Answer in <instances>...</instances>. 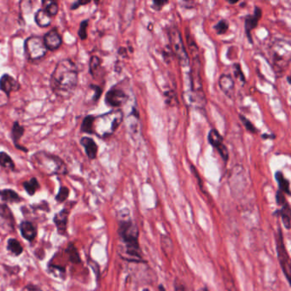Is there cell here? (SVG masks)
Here are the masks:
<instances>
[{"label": "cell", "mask_w": 291, "mask_h": 291, "mask_svg": "<svg viewBox=\"0 0 291 291\" xmlns=\"http://www.w3.org/2000/svg\"><path fill=\"white\" fill-rule=\"evenodd\" d=\"M78 81L79 71L75 63L64 59L56 65L50 79V87L56 95L69 98L75 93Z\"/></svg>", "instance_id": "obj_1"}, {"label": "cell", "mask_w": 291, "mask_h": 291, "mask_svg": "<svg viewBox=\"0 0 291 291\" xmlns=\"http://www.w3.org/2000/svg\"><path fill=\"white\" fill-rule=\"evenodd\" d=\"M118 234L126 248L127 261L142 262L143 254L139 244V230L132 219H121L119 222Z\"/></svg>", "instance_id": "obj_2"}, {"label": "cell", "mask_w": 291, "mask_h": 291, "mask_svg": "<svg viewBox=\"0 0 291 291\" xmlns=\"http://www.w3.org/2000/svg\"><path fill=\"white\" fill-rule=\"evenodd\" d=\"M33 166L47 175H66L68 167L59 156L45 150L35 153L31 157Z\"/></svg>", "instance_id": "obj_3"}, {"label": "cell", "mask_w": 291, "mask_h": 291, "mask_svg": "<svg viewBox=\"0 0 291 291\" xmlns=\"http://www.w3.org/2000/svg\"><path fill=\"white\" fill-rule=\"evenodd\" d=\"M124 118L122 110H111L110 112L95 116L93 121V134L101 139L110 137L118 129Z\"/></svg>", "instance_id": "obj_4"}, {"label": "cell", "mask_w": 291, "mask_h": 291, "mask_svg": "<svg viewBox=\"0 0 291 291\" xmlns=\"http://www.w3.org/2000/svg\"><path fill=\"white\" fill-rule=\"evenodd\" d=\"M168 38L170 41L172 49L175 53L176 58H178L180 66L184 68L189 66L190 64L189 55L183 42L181 33L179 32L177 27H171L170 29H168Z\"/></svg>", "instance_id": "obj_5"}, {"label": "cell", "mask_w": 291, "mask_h": 291, "mask_svg": "<svg viewBox=\"0 0 291 291\" xmlns=\"http://www.w3.org/2000/svg\"><path fill=\"white\" fill-rule=\"evenodd\" d=\"M48 50L44 44L43 38L37 35H32L24 42V52L27 59L31 62L43 58Z\"/></svg>", "instance_id": "obj_6"}, {"label": "cell", "mask_w": 291, "mask_h": 291, "mask_svg": "<svg viewBox=\"0 0 291 291\" xmlns=\"http://www.w3.org/2000/svg\"><path fill=\"white\" fill-rule=\"evenodd\" d=\"M276 246H277V258L279 260L280 266L282 268V272L285 275L287 281L290 282L291 265L290 259L288 256V252L286 250L285 244L283 241L282 230L281 228L277 229V233L276 234Z\"/></svg>", "instance_id": "obj_7"}, {"label": "cell", "mask_w": 291, "mask_h": 291, "mask_svg": "<svg viewBox=\"0 0 291 291\" xmlns=\"http://www.w3.org/2000/svg\"><path fill=\"white\" fill-rule=\"evenodd\" d=\"M128 95L124 90L114 87L106 93L105 104L111 108H120L128 101Z\"/></svg>", "instance_id": "obj_8"}, {"label": "cell", "mask_w": 291, "mask_h": 291, "mask_svg": "<svg viewBox=\"0 0 291 291\" xmlns=\"http://www.w3.org/2000/svg\"><path fill=\"white\" fill-rule=\"evenodd\" d=\"M209 144L213 146L214 149H216L217 151L221 156L222 160L225 162H227L229 160V151L225 144L223 137L220 135V133L216 129L210 130L208 133V137Z\"/></svg>", "instance_id": "obj_9"}, {"label": "cell", "mask_w": 291, "mask_h": 291, "mask_svg": "<svg viewBox=\"0 0 291 291\" xmlns=\"http://www.w3.org/2000/svg\"><path fill=\"white\" fill-rule=\"evenodd\" d=\"M261 17H262V11H261L260 8L256 6L254 8V14L251 15V16L249 15V16L245 18V33H246V35H247L249 43L253 44V39H252L251 33L258 26L259 19L261 18Z\"/></svg>", "instance_id": "obj_10"}, {"label": "cell", "mask_w": 291, "mask_h": 291, "mask_svg": "<svg viewBox=\"0 0 291 291\" xmlns=\"http://www.w3.org/2000/svg\"><path fill=\"white\" fill-rule=\"evenodd\" d=\"M21 89V84L9 74H4L0 78V91H2L8 98L12 93Z\"/></svg>", "instance_id": "obj_11"}, {"label": "cell", "mask_w": 291, "mask_h": 291, "mask_svg": "<svg viewBox=\"0 0 291 291\" xmlns=\"http://www.w3.org/2000/svg\"><path fill=\"white\" fill-rule=\"evenodd\" d=\"M44 44L49 51H56L62 46L63 39L57 29H53L47 32L43 38Z\"/></svg>", "instance_id": "obj_12"}, {"label": "cell", "mask_w": 291, "mask_h": 291, "mask_svg": "<svg viewBox=\"0 0 291 291\" xmlns=\"http://www.w3.org/2000/svg\"><path fill=\"white\" fill-rule=\"evenodd\" d=\"M70 216V210L67 208L62 209L60 212L56 213L53 218V222L55 224L58 233L61 236H66L68 229V222Z\"/></svg>", "instance_id": "obj_13"}, {"label": "cell", "mask_w": 291, "mask_h": 291, "mask_svg": "<svg viewBox=\"0 0 291 291\" xmlns=\"http://www.w3.org/2000/svg\"><path fill=\"white\" fill-rule=\"evenodd\" d=\"M15 218L12 210L6 204H0V226L3 228L13 229Z\"/></svg>", "instance_id": "obj_14"}, {"label": "cell", "mask_w": 291, "mask_h": 291, "mask_svg": "<svg viewBox=\"0 0 291 291\" xmlns=\"http://www.w3.org/2000/svg\"><path fill=\"white\" fill-rule=\"evenodd\" d=\"M24 133H25L24 127L19 124L18 121H15L14 123H13V126H12V133H11L12 140H13V143H14L15 146H16L17 149L27 153L29 152V150L19 144V141L23 138V136L24 135Z\"/></svg>", "instance_id": "obj_15"}, {"label": "cell", "mask_w": 291, "mask_h": 291, "mask_svg": "<svg viewBox=\"0 0 291 291\" xmlns=\"http://www.w3.org/2000/svg\"><path fill=\"white\" fill-rule=\"evenodd\" d=\"M81 144L85 148L86 154L90 160H95L98 156V146L96 142L89 137H83L81 139Z\"/></svg>", "instance_id": "obj_16"}, {"label": "cell", "mask_w": 291, "mask_h": 291, "mask_svg": "<svg viewBox=\"0 0 291 291\" xmlns=\"http://www.w3.org/2000/svg\"><path fill=\"white\" fill-rule=\"evenodd\" d=\"M219 86L222 92L225 93V95H227V97L231 98L233 96L235 83L231 75H222L219 77Z\"/></svg>", "instance_id": "obj_17"}, {"label": "cell", "mask_w": 291, "mask_h": 291, "mask_svg": "<svg viewBox=\"0 0 291 291\" xmlns=\"http://www.w3.org/2000/svg\"><path fill=\"white\" fill-rule=\"evenodd\" d=\"M21 233L24 238L28 240L29 242H33L37 236V229L32 222L24 220L22 222L20 225Z\"/></svg>", "instance_id": "obj_18"}, {"label": "cell", "mask_w": 291, "mask_h": 291, "mask_svg": "<svg viewBox=\"0 0 291 291\" xmlns=\"http://www.w3.org/2000/svg\"><path fill=\"white\" fill-rule=\"evenodd\" d=\"M276 213L278 214V216L281 217L282 224L284 225L286 230H289L291 224V209L288 202L282 206V208L280 210L276 211V213Z\"/></svg>", "instance_id": "obj_19"}, {"label": "cell", "mask_w": 291, "mask_h": 291, "mask_svg": "<svg viewBox=\"0 0 291 291\" xmlns=\"http://www.w3.org/2000/svg\"><path fill=\"white\" fill-rule=\"evenodd\" d=\"M0 197L3 202L9 203H18L22 201V198L18 192H16L12 189H4L0 190Z\"/></svg>", "instance_id": "obj_20"}, {"label": "cell", "mask_w": 291, "mask_h": 291, "mask_svg": "<svg viewBox=\"0 0 291 291\" xmlns=\"http://www.w3.org/2000/svg\"><path fill=\"white\" fill-rule=\"evenodd\" d=\"M35 22L41 28H47L52 24V18L43 9H40L35 13Z\"/></svg>", "instance_id": "obj_21"}, {"label": "cell", "mask_w": 291, "mask_h": 291, "mask_svg": "<svg viewBox=\"0 0 291 291\" xmlns=\"http://www.w3.org/2000/svg\"><path fill=\"white\" fill-rule=\"evenodd\" d=\"M67 255L69 257V259L70 262L73 264H80L81 263V256H80V253H79L78 249L75 247V244L70 242L68 245L66 249H65Z\"/></svg>", "instance_id": "obj_22"}, {"label": "cell", "mask_w": 291, "mask_h": 291, "mask_svg": "<svg viewBox=\"0 0 291 291\" xmlns=\"http://www.w3.org/2000/svg\"><path fill=\"white\" fill-rule=\"evenodd\" d=\"M275 178H276V180L278 184L280 191H282V193L290 195L289 181L283 176L282 172L277 171V173H275Z\"/></svg>", "instance_id": "obj_23"}, {"label": "cell", "mask_w": 291, "mask_h": 291, "mask_svg": "<svg viewBox=\"0 0 291 291\" xmlns=\"http://www.w3.org/2000/svg\"><path fill=\"white\" fill-rule=\"evenodd\" d=\"M42 9L49 15L51 18L55 17L59 12V6L58 2L56 1H50V0H44L42 1Z\"/></svg>", "instance_id": "obj_24"}, {"label": "cell", "mask_w": 291, "mask_h": 291, "mask_svg": "<svg viewBox=\"0 0 291 291\" xmlns=\"http://www.w3.org/2000/svg\"><path fill=\"white\" fill-rule=\"evenodd\" d=\"M7 249L14 254L15 256H19L23 254L24 248L21 245L20 242L16 238H9L7 241Z\"/></svg>", "instance_id": "obj_25"}, {"label": "cell", "mask_w": 291, "mask_h": 291, "mask_svg": "<svg viewBox=\"0 0 291 291\" xmlns=\"http://www.w3.org/2000/svg\"><path fill=\"white\" fill-rule=\"evenodd\" d=\"M23 186L26 190L27 193L31 196H34L36 193V191L41 187L40 183H39L36 178H32V179H29L28 181L24 182Z\"/></svg>", "instance_id": "obj_26"}, {"label": "cell", "mask_w": 291, "mask_h": 291, "mask_svg": "<svg viewBox=\"0 0 291 291\" xmlns=\"http://www.w3.org/2000/svg\"><path fill=\"white\" fill-rule=\"evenodd\" d=\"M0 167L10 171H14L16 167L12 157L5 151L0 152Z\"/></svg>", "instance_id": "obj_27"}, {"label": "cell", "mask_w": 291, "mask_h": 291, "mask_svg": "<svg viewBox=\"0 0 291 291\" xmlns=\"http://www.w3.org/2000/svg\"><path fill=\"white\" fill-rule=\"evenodd\" d=\"M161 241H162V250L164 252V254L167 255V257L171 256L173 252V241L167 235H162Z\"/></svg>", "instance_id": "obj_28"}, {"label": "cell", "mask_w": 291, "mask_h": 291, "mask_svg": "<svg viewBox=\"0 0 291 291\" xmlns=\"http://www.w3.org/2000/svg\"><path fill=\"white\" fill-rule=\"evenodd\" d=\"M94 117H95L94 116H87L84 118L81 128L82 133L93 134V127Z\"/></svg>", "instance_id": "obj_29"}, {"label": "cell", "mask_w": 291, "mask_h": 291, "mask_svg": "<svg viewBox=\"0 0 291 291\" xmlns=\"http://www.w3.org/2000/svg\"><path fill=\"white\" fill-rule=\"evenodd\" d=\"M102 61L100 58L97 56H93L89 62V73L91 75L94 77L96 73L101 68Z\"/></svg>", "instance_id": "obj_30"}, {"label": "cell", "mask_w": 291, "mask_h": 291, "mask_svg": "<svg viewBox=\"0 0 291 291\" xmlns=\"http://www.w3.org/2000/svg\"><path fill=\"white\" fill-rule=\"evenodd\" d=\"M48 271H49L50 273L52 274L56 277L65 278V276H66L65 267L61 266V265H50Z\"/></svg>", "instance_id": "obj_31"}, {"label": "cell", "mask_w": 291, "mask_h": 291, "mask_svg": "<svg viewBox=\"0 0 291 291\" xmlns=\"http://www.w3.org/2000/svg\"><path fill=\"white\" fill-rule=\"evenodd\" d=\"M70 196V189L66 186H61L60 189L58 190V194L56 196V201L58 203L65 202L68 197Z\"/></svg>", "instance_id": "obj_32"}, {"label": "cell", "mask_w": 291, "mask_h": 291, "mask_svg": "<svg viewBox=\"0 0 291 291\" xmlns=\"http://www.w3.org/2000/svg\"><path fill=\"white\" fill-rule=\"evenodd\" d=\"M88 25H89V20L88 19L82 21L81 23L78 35L81 41H86L87 39V28H88Z\"/></svg>", "instance_id": "obj_33"}, {"label": "cell", "mask_w": 291, "mask_h": 291, "mask_svg": "<svg viewBox=\"0 0 291 291\" xmlns=\"http://www.w3.org/2000/svg\"><path fill=\"white\" fill-rule=\"evenodd\" d=\"M214 29L216 31L218 35H225L229 29V23L226 20H220L219 23L215 25Z\"/></svg>", "instance_id": "obj_34"}, {"label": "cell", "mask_w": 291, "mask_h": 291, "mask_svg": "<svg viewBox=\"0 0 291 291\" xmlns=\"http://www.w3.org/2000/svg\"><path fill=\"white\" fill-rule=\"evenodd\" d=\"M239 118L247 131L250 132L251 133H257L258 130H257L256 127H254V125L247 117H245L242 115H240Z\"/></svg>", "instance_id": "obj_35"}, {"label": "cell", "mask_w": 291, "mask_h": 291, "mask_svg": "<svg viewBox=\"0 0 291 291\" xmlns=\"http://www.w3.org/2000/svg\"><path fill=\"white\" fill-rule=\"evenodd\" d=\"M89 87L94 92L93 101V103L96 104V103H98V100L101 98L102 94H103V89H102L101 87H98L97 85H93V84H91Z\"/></svg>", "instance_id": "obj_36"}, {"label": "cell", "mask_w": 291, "mask_h": 291, "mask_svg": "<svg viewBox=\"0 0 291 291\" xmlns=\"http://www.w3.org/2000/svg\"><path fill=\"white\" fill-rule=\"evenodd\" d=\"M285 194L282 193V191H280L279 190H277V193H276V202H277V204L279 205V206H283V205L287 203V201H286Z\"/></svg>", "instance_id": "obj_37"}, {"label": "cell", "mask_w": 291, "mask_h": 291, "mask_svg": "<svg viewBox=\"0 0 291 291\" xmlns=\"http://www.w3.org/2000/svg\"><path fill=\"white\" fill-rule=\"evenodd\" d=\"M234 72H235V75H236V77H238L242 82H245L244 75H243V73L242 72L239 64H234Z\"/></svg>", "instance_id": "obj_38"}, {"label": "cell", "mask_w": 291, "mask_h": 291, "mask_svg": "<svg viewBox=\"0 0 291 291\" xmlns=\"http://www.w3.org/2000/svg\"><path fill=\"white\" fill-rule=\"evenodd\" d=\"M168 4V1H158V0H156V1H153L152 4V9L155 10L156 12H160L161 10L162 9V7Z\"/></svg>", "instance_id": "obj_39"}, {"label": "cell", "mask_w": 291, "mask_h": 291, "mask_svg": "<svg viewBox=\"0 0 291 291\" xmlns=\"http://www.w3.org/2000/svg\"><path fill=\"white\" fill-rule=\"evenodd\" d=\"M174 291H189L187 288L179 279L174 281Z\"/></svg>", "instance_id": "obj_40"}, {"label": "cell", "mask_w": 291, "mask_h": 291, "mask_svg": "<svg viewBox=\"0 0 291 291\" xmlns=\"http://www.w3.org/2000/svg\"><path fill=\"white\" fill-rule=\"evenodd\" d=\"M90 3H91V1H78V2H75V3L73 4L70 9L72 10V11H75V10L79 9L80 6H86V5H88Z\"/></svg>", "instance_id": "obj_41"}, {"label": "cell", "mask_w": 291, "mask_h": 291, "mask_svg": "<svg viewBox=\"0 0 291 291\" xmlns=\"http://www.w3.org/2000/svg\"><path fill=\"white\" fill-rule=\"evenodd\" d=\"M191 170H192V173H193L194 175L196 177V179H197V181H198L199 185H200V187L202 190V187H203V184H202V179L200 178V175H199L198 172L196 170V168L193 166H191Z\"/></svg>", "instance_id": "obj_42"}, {"label": "cell", "mask_w": 291, "mask_h": 291, "mask_svg": "<svg viewBox=\"0 0 291 291\" xmlns=\"http://www.w3.org/2000/svg\"><path fill=\"white\" fill-rule=\"evenodd\" d=\"M22 291H43L41 288H39L38 286L33 285V284H29L26 285L23 288Z\"/></svg>", "instance_id": "obj_43"}, {"label": "cell", "mask_w": 291, "mask_h": 291, "mask_svg": "<svg viewBox=\"0 0 291 291\" xmlns=\"http://www.w3.org/2000/svg\"><path fill=\"white\" fill-rule=\"evenodd\" d=\"M159 291H166V288H165L164 286L162 285V284H160L158 287Z\"/></svg>", "instance_id": "obj_44"}, {"label": "cell", "mask_w": 291, "mask_h": 291, "mask_svg": "<svg viewBox=\"0 0 291 291\" xmlns=\"http://www.w3.org/2000/svg\"><path fill=\"white\" fill-rule=\"evenodd\" d=\"M237 2H238L237 0H236V1H228V3L231 4V5H235V4L237 3Z\"/></svg>", "instance_id": "obj_45"}, {"label": "cell", "mask_w": 291, "mask_h": 291, "mask_svg": "<svg viewBox=\"0 0 291 291\" xmlns=\"http://www.w3.org/2000/svg\"><path fill=\"white\" fill-rule=\"evenodd\" d=\"M198 291H209L208 289V288H206V287H205V288H201V289H199Z\"/></svg>", "instance_id": "obj_46"}, {"label": "cell", "mask_w": 291, "mask_h": 291, "mask_svg": "<svg viewBox=\"0 0 291 291\" xmlns=\"http://www.w3.org/2000/svg\"><path fill=\"white\" fill-rule=\"evenodd\" d=\"M287 80H288V83L290 84V77H289V75L287 77Z\"/></svg>", "instance_id": "obj_47"}, {"label": "cell", "mask_w": 291, "mask_h": 291, "mask_svg": "<svg viewBox=\"0 0 291 291\" xmlns=\"http://www.w3.org/2000/svg\"><path fill=\"white\" fill-rule=\"evenodd\" d=\"M143 291H150V289H149V288H144V290Z\"/></svg>", "instance_id": "obj_48"}]
</instances>
